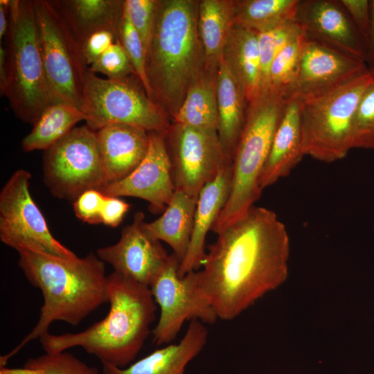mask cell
<instances>
[{
    "label": "cell",
    "instance_id": "7a4b0ae2",
    "mask_svg": "<svg viewBox=\"0 0 374 374\" xmlns=\"http://www.w3.org/2000/svg\"><path fill=\"white\" fill-rule=\"evenodd\" d=\"M18 265L26 278L42 293L44 303L37 323L10 353L1 357V366L29 342L48 332L56 321L78 325L108 303L105 262L97 254L69 260L21 251Z\"/></svg>",
    "mask_w": 374,
    "mask_h": 374
},
{
    "label": "cell",
    "instance_id": "44dd1931",
    "mask_svg": "<svg viewBox=\"0 0 374 374\" xmlns=\"http://www.w3.org/2000/svg\"><path fill=\"white\" fill-rule=\"evenodd\" d=\"M208 334L202 322L191 321L185 335L177 344H169L156 349L125 368L102 364V373L185 374L188 364L206 346Z\"/></svg>",
    "mask_w": 374,
    "mask_h": 374
},
{
    "label": "cell",
    "instance_id": "8992f818",
    "mask_svg": "<svg viewBox=\"0 0 374 374\" xmlns=\"http://www.w3.org/2000/svg\"><path fill=\"white\" fill-rule=\"evenodd\" d=\"M5 37L8 80L2 96L18 118L34 125L46 107L60 103L45 72L34 1L10 0Z\"/></svg>",
    "mask_w": 374,
    "mask_h": 374
},
{
    "label": "cell",
    "instance_id": "ac0fdd59",
    "mask_svg": "<svg viewBox=\"0 0 374 374\" xmlns=\"http://www.w3.org/2000/svg\"><path fill=\"white\" fill-rule=\"evenodd\" d=\"M232 162L227 161L217 176L201 190L197 202L190 244L179 268V276L197 271L202 266L206 252V237L211 231L229 195Z\"/></svg>",
    "mask_w": 374,
    "mask_h": 374
},
{
    "label": "cell",
    "instance_id": "9a60e30c",
    "mask_svg": "<svg viewBox=\"0 0 374 374\" xmlns=\"http://www.w3.org/2000/svg\"><path fill=\"white\" fill-rule=\"evenodd\" d=\"M366 63L309 39L286 95L303 102L325 95L368 71Z\"/></svg>",
    "mask_w": 374,
    "mask_h": 374
},
{
    "label": "cell",
    "instance_id": "603a6c76",
    "mask_svg": "<svg viewBox=\"0 0 374 374\" xmlns=\"http://www.w3.org/2000/svg\"><path fill=\"white\" fill-rule=\"evenodd\" d=\"M77 40L82 45L93 33L109 30L118 38L125 1L53 0Z\"/></svg>",
    "mask_w": 374,
    "mask_h": 374
},
{
    "label": "cell",
    "instance_id": "7c38bea8",
    "mask_svg": "<svg viewBox=\"0 0 374 374\" xmlns=\"http://www.w3.org/2000/svg\"><path fill=\"white\" fill-rule=\"evenodd\" d=\"M179 265V260L171 253L149 287L160 309L159 320L152 330V341L156 346L168 345L174 341L186 321L213 324L218 319L199 288L197 271L180 277Z\"/></svg>",
    "mask_w": 374,
    "mask_h": 374
},
{
    "label": "cell",
    "instance_id": "30bf717a",
    "mask_svg": "<svg viewBox=\"0 0 374 374\" xmlns=\"http://www.w3.org/2000/svg\"><path fill=\"white\" fill-rule=\"evenodd\" d=\"M42 169L46 186L60 199L74 202L84 191L107 184L96 131L87 125L45 150Z\"/></svg>",
    "mask_w": 374,
    "mask_h": 374
},
{
    "label": "cell",
    "instance_id": "f546056e",
    "mask_svg": "<svg viewBox=\"0 0 374 374\" xmlns=\"http://www.w3.org/2000/svg\"><path fill=\"white\" fill-rule=\"evenodd\" d=\"M0 374H100L73 354L63 351L28 358L21 368L1 366Z\"/></svg>",
    "mask_w": 374,
    "mask_h": 374
},
{
    "label": "cell",
    "instance_id": "5b68a950",
    "mask_svg": "<svg viewBox=\"0 0 374 374\" xmlns=\"http://www.w3.org/2000/svg\"><path fill=\"white\" fill-rule=\"evenodd\" d=\"M286 101V92L269 86L249 103L232 160L229 195L211 231L218 234L260 198V178Z\"/></svg>",
    "mask_w": 374,
    "mask_h": 374
},
{
    "label": "cell",
    "instance_id": "836d02e7",
    "mask_svg": "<svg viewBox=\"0 0 374 374\" xmlns=\"http://www.w3.org/2000/svg\"><path fill=\"white\" fill-rule=\"evenodd\" d=\"M118 40L131 62L136 75L141 82L146 93L150 98V89L146 75L144 46L124 8L119 28Z\"/></svg>",
    "mask_w": 374,
    "mask_h": 374
},
{
    "label": "cell",
    "instance_id": "9c48e42d",
    "mask_svg": "<svg viewBox=\"0 0 374 374\" xmlns=\"http://www.w3.org/2000/svg\"><path fill=\"white\" fill-rule=\"evenodd\" d=\"M46 77L60 102L81 109L87 69L82 45L48 0H34Z\"/></svg>",
    "mask_w": 374,
    "mask_h": 374
},
{
    "label": "cell",
    "instance_id": "ba28073f",
    "mask_svg": "<svg viewBox=\"0 0 374 374\" xmlns=\"http://www.w3.org/2000/svg\"><path fill=\"white\" fill-rule=\"evenodd\" d=\"M143 89L128 76L102 78L87 69L80 109L86 125L95 131L123 124L166 134L170 125L165 111Z\"/></svg>",
    "mask_w": 374,
    "mask_h": 374
},
{
    "label": "cell",
    "instance_id": "ffe728a7",
    "mask_svg": "<svg viewBox=\"0 0 374 374\" xmlns=\"http://www.w3.org/2000/svg\"><path fill=\"white\" fill-rule=\"evenodd\" d=\"M96 135L107 184L130 175L148 148L149 132L141 127L112 124L98 130Z\"/></svg>",
    "mask_w": 374,
    "mask_h": 374
},
{
    "label": "cell",
    "instance_id": "8d00e7d4",
    "mask_svg": "<svg viewBox=\"0 0 374 374\" xmlns=\"http://www.w3.org/2000/svg\"><path fill=\"white\" fill-rule=\"evenodd\" d=\"M105 199L98 189H89L82 193L73 202L75 215L80 220L90 224L101 223L100 214Z\"/></svg>",
    "mask_w": 374,
    "mask_h": 374
},
{
    "label": "cell",
    "instance_id": "d6a6232c",
    "mask_svg": "<svg viewBox=\"0 0 374 374\" xmlns=\"http://www.w3.org/2000/svg\"><path fill=\"white\" fill-rule=\"evenodd\" d=\"M352 146L374 149V75L357 107L353 123Z\"/></svg>",
    "mask_w": 374,
    "mask_h": 374
},
{
    "label": "cell",
    "instance_id": "3957f363",
    "mask_svg": "<svg viewBox=\"0 0 374 374\" xmlns=\"http://www.w3.org/2000/svg\"><path fill=\"white\" fill-rule=\"evenodd\" d=\"M109 312L102 320L75 333L39 339L45 353L81 347L102 364L125 368L133 363L152 332L157 305L150 287L116 272L107 276Z\"/></svg>",
    "mask_w": 374,
    "mask_h": 374
},
{
    "label": "cell",
    "instance_id": "d4e9b609",
    "mask_svg": "<svg viewBox=\"0 0 374 374\" xmlns=\"http://www.w3.org/2000/svg\"><path fill=\"white\" fill-rule=\"evenodd\" d=\"M222 57L242 88L247 103H250L262 89L258 33L234 26Z\"/></svg>",
    "mask_w": 374,
    "mask_h": 374
},
{
    "label": "cell",
    "instance_id": "8fae6325",
    "mask_svg": "<svg viewBox=\"0 0 374 374\" xmlns=\"http://www.w3.org/2000/svg\"><path fill=\"white\" fill-rule=\"evenodd\" d=\"M31 174L14 172L0 193V239L17 252L30 251L64 259L78 256L57 240L29 190Z\"/></svg>",
    "mask_w": 374,
    "mask_h": 374
},
{
    "label": "cell",
    "instance_id": "5bb4252c",
    "mask_svg": "<svg viewBox=\"0 0 374 374\" xmlns=\"http://www.w3.org/2000/svg\"><path fill=\"white\" fill-rule=\"evenodd\" d=\"M99 190L106 196L144 199L152 213H163L175 192L166 134L149 132L148 148L141 162L127 177Z\"/></svg>",
    "mask_w": 374,
    "mask_h": 374
},
{
    "label": "cell",
    "instance_id": "52a82bcc",
    "mask_svg": "<svg viewBox=\"0 0 374 374\" xmlns=\"http://www.w3.org/2000/svg\"><path fill=\"white\" fill-rule=\"evenodd\" d=\"M373 79L368 71L321 96L303 102V150L321 161L343 159L353 148V123L357 107Z\"/></svg>",
    "mask_w": 374,
    "mask_h": 374
},
{
    "label": "cell",
    "instance_id": "7bdbcfd3",
    "mask_svg": "<svg viewBox=\"0 0 374 374\" xmlns=\"http://www.w3.org/2000/svg\"><path fill=\"white\" fill-rule=\"evenodd\" d=\"M8 80V67L6 49L0 46V91L2 96L5 91Z\"/></svg>",
    "mask_w": 374,
    "mask_h": 374
},
{
    "label": "cell",
    "instance_id": "e575fe53",
    "mask_svg": "<svg viewBox=\"0 0 374 374\" xmlns=\"http://www.w3.org/2000/svg\"><path fill=\"white\" fill-rule=\"evenodd\" d=\"M157 0H126L124 8L143 42L145 56L152 37Z\"/></svg>",
    "mask_w": 374,
    "mask_h": 374
},
{
    "label": "cell",
    "instance_id": "b9f144b4",
    "mask_svg": "<svg viewBox=\"0 0 374 374\" xmlns=\"http://www.w3.org/2000/svg\"><path fill=\"white\" fill-rule=\"evenodd\" d=\"M10 0L0 1V42L8 32L10 21Z\"/></svg>",
    "mask_w": 374,
    "mask_h": 374
},
{
    "label": "cell",
    "instance_id": "74e56055",
    "mask_svg": "<svg viewBox=\"0 0 374 374\" xmlns=\"http://www.w3.org/2000/svg\"><path fill=\"white\" fill-rule=\"evenodd\" d=\"M118 40V37L109 30H100L90 35L82 44L86 65L91 66Z\"/></svg>",
    "mask_w": 374,
    "mask_h": 374
},
{
    "label": "cell",
    "instance_id": "4fadbf2b",
    "mask_svg": "<svg viewBox=\"0 0 374 374\" xmlns=\"http://www.w3.org/2000/svg\"><path fill=\"white\" fill-rule=\"evenodd\" d=\"M166 134L170 139L175 190L197 197L223 165L231 161L224 153L217 131L175 124Z\"/></svg>",
    "mask_w": 374,
    "mask_h": 374
},
{
    "label": "cell",
    "instance_id": "484cf974",
    "mask_svg": "<svg viewBox=\"0 0 374 374\" xmlns=\"http://www.w3.org/2000/svg\"><path fill=\"white\" fill-rule=\"evenodd\" d=\"M233 26V1H199L197 28L206 67L217 70Z\"/></svg>",
    "mask_w": 374,
    "mask_h": 374
},
{
    "label": "cell",
    "instance_id": "ab89813d",
    "mask_svg": "<svg viewBox=\"0 0 374 374\" xmlns=\"http://www.w3.org/2000/svg\"><path fill=\"white\" fill-rule=\"evenodd\" d=\"M131 205L118 197L105 195L100 214L101 223L116 227L123 221Z\"/></svg>",
    "mask_w": 374,
    "mask_h": 374
},
{
    "label": "cell",
    "instance_id": "83f0119b",
    "mask_svg": "<svg viewBox=\"0 0 374 374\" xmlns=\"http://www.w3.org/2000/svg\"><path fill=\"white\" fill-rule=\"evenodd\" d=\"M82 121V112L66 103L60 102L46 107L21 142L24 151L46 150L67 135Z\"/></svg>",
    "mask_w": 374,
    "mask_h": 374
},
{
    "label": "cell",
    "instance_id": "d6986e66",
    "mask_svg": "<svg viewBox=\"0 0 374 374\" xmlns=\"http://www.w3.org/2000/svg\"><path fill=\"white\" fill-rule=\"evenodd\" d=\"M303 102L286 98L260 178L262 189L287 177L303 157L301 113Z\"/></svg>",
    "mask_w": 374,
    "mask_h": 374
},
{
    "label": "cell",
    "instance_id": "7402d4cb",
    "mask_svg": "<svg viewBox=\"0 0 374 374\" xmlns=\"http://www.w3.org/2000/svg\"><path fill=\"white\" fill-rule=\"evenodd\" d=\"M216 98L218 138L226 159L232 161L244 127L247 100L222 57L217 69Z\"/></svg>",
    "mask_w": 374,
    "mask_h": 374
},
{
    "label": "cell",
    "instance_id": "ee69618b",
    "mask_svg": "<svg viewBox=\"0 0 374 374\" xmlns=\"http://www.w3.org/2000/svg\"><path fill=\"white\" fill-rule=\"evenodd\" d=\"M370 71L372 73V74L374 75V68L369 69Z\"/></svg>",
    "mask_w": 374,
    "mask_h": 374
},
{
    "label": "cell",
    "instance_id": "6da1fadb",
    "mask_svg": "<svg viewBox=\"0 0 374 374\" xmlns=\"http://www.w3.org/2000/svg\"><path fill=\"white\" fill-rule=\"evenodd\" d=\"M290 238L271 210L253 206L210 244L198 285L218 319L230 321L288 277Z\"/></svg>",
    "mask_w": 374,
    "mask_h": 374
},
{
    "label": "cell",
    "instance_id": "277c9868",
    "mask_svg": "<svg viewBox=\"0 0 374 374\" xmlns=\"http://www.w3.org/2000/svg\"><path fill=\"white\" fill-rule=\"evenodd\" d=\"M198 4L193 0L159 1L146 53L150 98L172 116L206 69L197 28Z\"/></svg>",
    "mask_w": 374,
    "mask_h": 374
},
{
    "label": "cell",
    "instance_id": "cb8c5ba5",
    "mask_svg": "<svg viewBox=\"0 0 374 374\" xmlns=\"http://www.w3.org/2000/svg\"><path fill=\"white\" fill-rule=\"evenodd\" d=\"M197 199L198 197L175 190L162 215L143 224L146 234L153 240L167 243L180 263L190 244Z\"/></svg>",
    "mask_w": 374,
    "mask_h": 374
},
{
    "label": "cell",
    "instance_id": "60d3db41",
    "mask_svg": "<svg viewBox=\"0 0 374 374\" xmlns=\"http://www.w3.org/2000/svg\"><path fill=\"white\" fill-rule=\"evenodd\" d=\"M366 63L368 69L374 68V0L370 1V26L366 42Z\"/></svg>",
    "mask_w": 374,
    "mask_h": 374
},
{
    "label": "cell",
    "instance_id": "f1b7e54d",
    "mask_svg": "<svg viewBox=\"0 0 374 374\" xmlns=\"http://www.w3.org/2000/svg\"><path fill=\"white\" fill-rule=\"evenodd\" d=\"M299 0L233 1L234 26L258 33L294 19Z\"/></svg>",
    "mask_w": 374,
    "mask_h": 374
},
{
    "label": "cell",
    "instance_id": "e0dca14e",
    "mask_svg": "<svg viewBox=\"0 0 374 374\" xmlns=\"http://www.w3.org/2000/svg\"><path fill=\"white\" fill-rule=\"evenodd\" d=\"M294 21L308 39L366 62V42L339 0H299Z\"/></svg>",
    "mask_w": 374,
    "mask_h": 374
},
{
    "label": "cell",
    "instance_id": "4dcf8cb0",
    "mask_svg": "<svg viewBox=\"0 0 374 374\" xmlns=\"http://www.w3.org/2000/svg\"><path fill=\"white\" fill-rule=\"evenodd\" d=\"M302 32L298 24L292 19L258 33L262 89L269 86V69L276 56L287 43Z\"/></svg>",
    "mask_w": 374,
    "mask_h": 374
},
{
    "label": "cell",
    "instance_id": "d590c367",
    "mask_svg": "<svg viewBox=\"0 0 374 374\" xmlns=\"http://www.w3.org/2000/svg\"><path fill=\"white\" fill-rule=\"evenodd\" d=\"M89 71L100 73L109 79H120L127 77L130 73H136L119 40L115 42L95 62Z\"/></svg>",
    "mask_w": 374,
    "mask_h": 374
},
{
    "label": "cell",
    "instance_id": "4316f807",
    "mask_svg": "<svg viewBox=\"0 0 374 374\" xmlns=\"http://www.w3.org/2000/svg\"><path fill=\"white\" fill-rule=\"evenodd\" d=\"M216 74L217 70L206 67L173 116L175 124L217 132Z\"/></svg>",
    "mask_w": 374,
    "mask_h": 374
},
{
    "label": "cell",
    "instance_id": "2e32d148",
    "mask_svg": "<svg viewBox=\"0 0 374 374\" xmlns=\"http://www.w3.org/2000/svg\"><path fill=\"white\" fill-rule=\"evenodd\" d=\"M143 213L137 212L132 224L121 230L114 244L101 247L97 256L109 264L114 272L150 287L167 264L170 255L160 241L150 238L143 229Z\"/></svg>",
    "mask_w": 374,
    "mask_h": 374
},
{
    "label": "cell",
    "instance_id": "f35d334b",
    "mask_svg": "<svg viewBox=\"0 0 374 374\" xmlns=\"http://www.w3.org/2000/svg\"><path fill=\"white\" fill-rule=\"evenodd\" d=\"M339 1L366 44L370 26V1Z\"/></svg>",
    "mask_w": 374,
    "mask_h": 374
},
{
    "label": "cell",
    "instance_id": "1f68e13d",
    "mask_svg": "<svg viewBox=\"0 0 374 374\" xmlns=\"http://www.w3.org/2000/svg\"><path fill=\"white\" fill-rule=\"evenodd\" d=\"M306 40L303 31L278 53L270 66L269 86L285 91L287 95L295 80Z\"/></svg>",
    "mask_w": 374,
    "mask_h": 374
}]
</instances>
